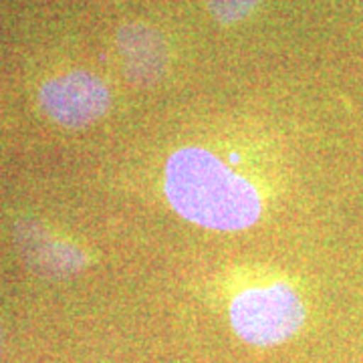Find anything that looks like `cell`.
<instances>
[{
	"instance_id": "1",
	"label": "cell",
	"mask_w": 363,
	"mask_h": 363,
	"mask_svg": "<svg viewBox=\"0 0 363 363\" xmlns=\"http://www.w3.org/2000/svg\"><path fill=\"white\" fill-rule=\"evenodd\" d=\"M164 192L182 218L208 230H245L262 214L257 186L204 147H182L169 156Z\"/></svg>"
},
{
	"instance_id": "2",
	"label": "cell",
	"mask_w": 363,
	"mask_h": 363,
	"mask_svg": "<svg viewBox=\"0 0 363 363\" xmlns=\"http://www.w3.org/2000/svg\"><path fill=\"white\" fill-rule=\"evenodd\" d=\"M228 319L245 343L274 347L301 331L307 307L295 286L274 279L240 289L228 303Z\"/></svg>"
},
{
	"instance_id": "3",
	"label": "cell",
	"mask_w": 363,
	"mask_h": 363,
	"mask_svg": "<svg viewBox=\"0 0 363 363\" xmlns=\"http://www.w3.org/2000/svg\"><path fill=\"white\" fill-rule=\"evenodd\" d=\"M45 116L67 130H83L99 121L111 107V93L89 71H69L49 79L39 91Z\"/></svg>"
},
{
	"instance_id": "4",
	"label": "cell",
	"mask_w": 363,
	"mask_h": 363,
	"mask_svg": "<svg viewBox=\"0 0 363 363\" xmlns=\"http://www.w3.org/2000/svg\"><path fill=\"white\" fill-rule=\"evenodd\" d=\"M14 242L21 259L40 279H69L87 264V255L77 245L33 218L14 224Z\"/></svg>"
},
{
	"instance_id": "5",
	"label": "cell",
	"mask_w": 363,
	"mask_h": 363,
	"mask_svg": "<svg viewBox=\"0 0 363 363\" xmlns=\"http://www.w3.org/2000/svg\"><path fill=\"white\" fill-rule=\"evenodd\" d=\"M116 40L123 61V73L130 83L147 87L164 77L169 55L166 39L157 28L131 21L119 26Z\"/></svg>"
},
{
	"instance_id": "6",
	"label": "cell",
	"mask_w": 363,
	"mask_h": 363,
	"mask_svg": "<svg viewBox=\"0 0 363 363\" xmlns=\"http://www.w3.org/2000/svg\"><path fill=\"white\" fill-rule=\"evenodd\" d=\"M264 0H206L208 13L220 25H236L248 18Z\"/></svg>"
},
{
	"instance_id": "7",
	"label": "cell",
	"mask_w": 363,
	"mask_h": 363,
	"mask_svg": "<svg viewBox=\"0 0 363 363\" xmlns=\"http://www.w3.org/2000/svg\"><path fill=\"white\" fill-rule=\"evenodd\" d=\"M2 343H4V335H2V327H0V355H2Z\"/></svg>"
}]
</instances>
